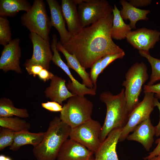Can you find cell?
I'll return each instance as SVG.
<instances>
[{
    "mask_svg": "<svg viewBox=\"0 0 160 160\" xmlns=\"http://www.w3.org/2000/svg\"><path fill=\"white\" fill-rule=\"evenodd\" d=\"M113 13L82 28L63 45L70 54L74 55L85 69L91 68L98 60L109 54L124 51L113 41L111 34Z\"/></svg>",
    "mask_w": 160,
    "mask_h": 160,
    "instance_id": "cell-1",
    "label": "cell"
},
{
    "mask_svg": "<svg viewBox=\"0 0 160 160\" xmlns=\"http://www.w3.org/2000/svg\"><path fill=\"white\" fill-rule=\"evenodd\" d=\"M71 129L60 117H55L50 121L42 141L33 148L36 159H57L62 146L69 137Z\"/></svg>",
    "mask_w": 160,
    "mask_h": 160,
    "instance_id": "cell-2",
    "label": "cell"
},
{
    "mask_svg": "<svg viewBox=\"0 0 160 160\" xmlns=\"http://www.w3.org/2000/svg\"><path fill=\"white\" fill-rule=\"evenodd\" d=\"M101 101L106 107L105 119L100 137L101 143L113 129L123 128L127 123L129 113L124 95V89H122L117 94L109 91L102 92L100 95Z\"/></svg>",
    "mask_w": 160,
    "mask_h": 160,
    "instance_id": "cell-3",
    "label": "cell"
},
{
    "mask_svg": "<svg viewBox=\"0 0 160 160\" xmlns=\"http://www.w3.org/2000/svg\"><path fill=\"white\" fill-rule=\"evenodd\" d=\"M122 84L129 114L140 102L143 85L148 78V68L143 62H137L129 69Z\"/></svg>",
    "mask_w": 160,
    "mask_h": 160,
    "instance_id": "cell-4",
    "label": "cell"
},
{
    "mask_svg": "<svg viewBox=\"0 0 160 160\" xmlns=\"http://www.w3.org/2000/svg\"><path fill=\"white\" fill-rule=\"evenodd\" d=\"M93 109L91 101L84 96L75 95L64 104L59 117L73 128L91 119Z\"/></svg>",
    "mask_w": 160,
    "mask_h": 160,
    "instance_id": "cell-5",
    "label": "cell"
},
{
    "mask_svg": "<svg viewBox=\"0 0 160 160\" xmlns=\"http://www.w3.org/2000/svg\"><path fill=\"white\" fill-rule=\"evenodd\" d=\"M22 24L31 32L36 33L49 41L52 27L45 3L42 0H35L30 9L22 15Z\"/></svg>",
    "mask_w": 160,
    "mask_h": 160,
    "instance_id": "cell-6",
    "label": "cell"
},
{
    "mask_svg": "<svg viewBox=\"0 0 160 160\" xmlns=\"http://www.w3.org/2000/svg\"><path fill=\"white\" fill-rule=\"evenodd\" d=\"M102 127L98 121L92 118L71 128L69 137L95 153L101 143L100 137Z\"/></svg>",
    "mask_w": 160,
    "mask_h": 160,
    "instance_id": "cell-7",
    "label": "cell"
},
{
    "mask_svg": "<svg viewBox=\"0 0 160 160\" xmlns=\"http://www.w3.org/2000/svg\"><path fill=\"white\" fill-rule=\"evenodd\" d=\"M78 5V10L84 28L106 15L112 14L113 7L105 0H74Z\"/></svg>",
    "mask_w": 160,
    "mask_h": 160,
    "instance_id": "cell-8",
    "label": "cell"
},
{
    "mask_svg": "<svg viewBox=\"0 0 160 160\" xmlns=\"http://www.w3.org/2000/svg\"><path fill=\"white\" fill-rule=\"evenodd\" d=\"M154 94L144 93L143 100L140 102L129 114L128 121L122 129L119 141L122 142L127 139L130 132L142 122L150 118L155 107Z\"/></svg>",
    "mask_w": 160,
    "mask_h": 160,
    "instance_id": "cell-9",
    "label": "cell"
},
{
    "mask_svg": "<svg viewBox=\"0 0 160 160\" xmlns=\"http://www.w3.org/2000/svg\"><path fill=\"white\" fill-rule=\"evenodd\" d=\"M29 37L33 45V53L31 58L26 61L24 66L38 65L49 70L53 56L49 41L33 33H30Z\"/></svg>",
    "mask_w": 160,
    "mask_h": 160,
    "instance_id": "cell-10",
    "label": "cell"
},
{
    "mask_svg": "<svg viewBox=\"0 0 160 160\" xmlns=\"http://www.w3.org/2000/svg\"><path fill=\"white\" fill-rule=\"evenodd\" d=\"M160 32L142 28L131 31L126 39L128 42L139 51L149 52L160 40Z\"/></svg>",
    "mask_w": 160,
    "mask_h": 160,
    "instance_id": "cell-11",
    "label": "cell"
},
{
    "mask_svg": "<svg viewBox=\"0 0 160 160\" xmlns=\"http://www.w3.org/2000/svg\"><path fill=\"white\" fill-rule=\"evenodd\" d=\"M20 42L17 38L4 46L0 58V69L4 72L12 71L18 73H22L20 66L21 52Z\"/></svg>",
    "mask_w": 160,
    "mask_h": 160,
    "instance_id": "cell-12",
    "label": "cell"
},
{
    "mask_svg": "<svg viewBox=\"0 0 160 160\" xmlns=\"http://www.w3.org/2000/svg\"><path fill=\"white\" fill-rule=\"evenodd\" d=\"M94 153L85 146L70 139L63 144L58 153L57 160H94Z\"/></svg>",
    "mask_w": 160,
    "mask_h": 160,
    "instance_id": "cell-13",
    "label": "cell"
},
{
    "mask_svg": "<svg viewBox=\"0 0 160 160\" xmlns=\"http://www.w3.org/2000/svg\"><path fill=\"white\" fill-rule=\"evenodd\" d=\"M122 129H115L109 133L95 153L94 160H119L116 147Z\"/></svg>",
    "mask_w": 160,
    "mask_h": 160,
    "instance_id": "cell-14",
    "label": "cell"
},
{
    "mask_svg": "<svg viewBox=\"0 0 160 160\" xmlns=\"http://www.w3.org/2000/svg\"><path fill=\"white\" fill-rule=\"evenodd\" d=\"M155 126L152 124L150 118L145 120L137 125L127 139L134 141L141 144L147 151H149L154 142L156 135Z\"/></svg>",
    "mask_w": 160,
    "mask_h": 160,
    "instance_id": "cell-15",
    "label": "cell"
},
{
    "mask_svg": "<svg viewBox=\"0 0 160 160\" xmlns=\"http://www.w3.org/2000/svg\"><path fill=\"white\" fill-rule=\"evenodd\" d=\"M47 1L50 12L51 26L54 27L58 31L60 36V42L63 45L69 40L72 35L66 28L61 6L58 1L56 0H47Z\"/></svg>",
    "mask_w": 160,
    "mask_h": 160,
    "instance_id": "cell-16",
    "label": "cell"
},
{
    "mask_svg": "<svg viewBox=\"0 0 160 160\" xmlns=\"http://www.w3.org/2000/svg\"><path fill=\"white\" fill-rule=\"evenodd\" d=\"M65 82L64 79L55 75L45 91L46 97L62 105L65 100L76 95L68 90Z\"/></svg>",
    "mask_w": 160,
    "mask_h": 160,
    "instance_id": "cell-17",
    "label": "cell"
},
{
    "mask_svg": "<svg viewBox=\"0 0 160 160\" xmlns=\"http://www.w3.org/2000/svg\"><path fill=\"white\" fill-rule=\"evenodd\" d=\"M77 5L74 0H62L61 7L63 14L69 32L74 35L82 28L78 12Z\"/></svg>",
    "mask_w": 160,
    "mask_h": 160,
    "instance_id": "cell-18",
    "label": "cell"
},
{
    "mask_svg": "<svg viewBox=\"0 0 160 160\" xmlns=\"http://www.w3.org/2000/svg\"><path fill=\"white\" fill-rule=\"evenodd\" d=\"M57 48L58 51L61 52L64 55L67 60V65L68 67L74 70L81 78L82 84L88 88L94 89L89 74L81 65L75 56L68 53L63 47L60 41L57 42Z\"/></svg>",
    "mask_w": 160,
    "mask_h": 160,
    "instance_id": "cell-19",
    "label": "cell"
},
{
    "mask_svg": "<svg viewBox=\"0 0 160 160\" xmlns=\"http://www.w3.org/2000/svg\"><path fill=\"white\" fill-rule=\"evenodd\" d=\"M120 3L122 6L120 11L121 15L123 20H129V25L132 29L136 28V24L138 21L148 20L147 15L150 13V10L136 8L125 0H121Z\"/></svg>",
    "mask_w": 160,
    "mask_h": 160,
    "instance_id": "cell-20",
    "label": "cell"
},
{
    "mask_svg": "<svg viewBox=\"0 0 160 160\" xmlns=\"http://www.w3.org/2000/svg\"><path fill=\"white\" fill-rule=\"evenodd\" d=\"M45 134V132L32 133L28 130L15 132L13 143L9 148L13 151H16L24 145H31L35 147L42 141Z\"/></svg>",
    "mask_w": 160,
    "mask_h": 160,
    "instance_id": "cell-21",
    "label": "cell"
},
{
    "mask_svg": "<svg viewBox=\"0 0 160 160\" xmlns=\"http://www.w3.org/2000/svg\"><path fill=\"white\" fill-rule=\"evenodd\" d=\"M113 19L111 34L112 39L121 40L126 39L128 34L132 31L129 24H126L120 14V10L114 4L113 9Z\"/></svg>",
    "mask_w": 160,
    "mask_h": 160,
    "instance_id": "cell-22",
    "label": "cell"
},
{
    "mask_svg": "<svg viewBox=\"0 0 160 160\" xmlns=\"http://www.w3.org/2000/svg\"><path fill=\"white\" fill-rule=\"evenodd\" d=\"M31 7L26 0H0V16L13 17L20 11L28 12Z\"/></svg>",
    "mask_w": 160,
    "mask_h": 160,
    "instance_id": "cell-23",
    "label": "cell"
},
{
    "mask_svg": "<svg viewBox=\"0 0 160 160\" xmlns=\"http://www.w3.org/2000/svg\"><path fill=\"white\" fill-rule=\"evenodd\" d=\"M16 116L21 118H27L29 115L27 110L15 107L13 102L9 98L0 99V117H11Z\"/></svg>",
    "mask_w": 160,
    "mask_h": 160,
    "instance_id": "cell-24",
    "label": "cell"
},
{
    "mask_svg": "<svg viewBox=\"0 0 160 160\" xmlns=\"http://www.w3.org/2000/svg\"><path fill=\"white\" fill-rule=\"evenodd\" d=\"M0 126L11 130L15 132L29 130L30 123L20 117H0Z\"/></svg>",
    "mask_w": 160,
    "mask_h": 160,
    "instance_id": "cell-25",
    "label": "cell"
},
{
    "mask_svg": "<svg viewBox=\"0 0 160 160\" xmlns=\"http://www.w3.org/2000/svg\"><path fill=\"white\" fill-rule=\"evenodd\" d=\"M140 55L145 58L150 64L151 72L148 85H152L160 80V59L155 58L150 54L149 52L139 51Z\"/></svg>",
    "mask_w": 160,
    "mask_h": 160,
    "instance_id": "cell-26",
    "label": "cell"
},
{
    "mask_svg": "<svg viewBox=\"0 0 160 160\" xmlns=\"http://www.w3.org/2000/svg\"><path fill=\"white\" fill-rule=\"evenodd\" d=\"M12 40L8 20L6 17L0 16V44L4 46Z\"/></svg>",
    "mask_w": 160,
    "mask_h": 160,
    "instance_id": "cell-27",
    "label": "cell"
},
{
    "mask_svg": "<svg viewBox=\"0 0 160 160\" xmlns=\"http://www.w3.org/2000/svg\"><path fill=\"white\" fill-rule=\"evenodd\" d=\"M15 132L7 128H0V151L12 144Z\"/></svg>",
    "mask_w": 160,
    "mask_h": 160,
    "instance_id": "cell-28",
    "label": "cell"
},
{
    "mask_svg": "<svg viewBox=\"0 0 160 160\" xmlns=\"http://www.w3.org/2000/svg\"><path fill=\"white\" fill-rule=\"evenodd\" d=\"M125 55L123 52L107 55L101 59L100 63L102 71L111 63L116 59L122 58Z\"/></svg>",
    "mask_w": 160,
    "mask_h": 160,
    "instance_id": "cell-29",
    "label": "cell"
},
{
    "mask_svg": "<svg viewBox=\"0 0 160 160\" xmlns=\"http://www.w3.org/2000/svg\"><path fill=\"white\" fill-rule=\"evenodd\" d=\"M100 60L101 59L98 60L93 65L91 68L89 74L90 78L94 85V89L96 90L97 78L100 74L103 72L101 67Z\"/></svg>",
    "mask_w": 160,
    "mask_h": 160,
    "instance_id": "cell-30",
    "label": "cell"
},
{
    "mask_svg": "<svg viewBox=\"0 0 160 160\" xmlns=\"http://www.w3.org/2000/svg\"><path fill=\"white\" fill-rule=\"evenodd\" d=\"M143 90L144 93H154L155 97L160 100V83L150 85H145L143 86Z\"/></svg>",
    "mask_w": 160,
    "mask_h": 160,
    "instance_id": "cell-31",
    "label": "cell"
},
{
    "mask_svg": "<svg viewBox=\"0 0 160 160\" xmlns=\"http://www.w3.org/2000/svg\"><path fill=\"white\" fill-rule=\"evenodd\" d=\"M41 104L43 108L52 112H60L63 108L62 105L55 101H47Z\"/></svg>",
    "mask_w": 160,
    "mask_h": 160,
    "instance_id": "cell-32",
    "label": "cell"
},
{
    "mask_svg": "<svg viewBox=\"0 0 160 160\" xmlns=\"http://www.w3.org/2000/svg\"><path fill=\"white\" fill-rule=\"evenodd\" d=\"M25 68L28 74L33 75L34 77L38 76L41 71L44 68L42 66L38 65H33Z\"/></svg>",
    "mask_w": 160,
    "mask_h": 160,
    "instance_id": "cell-33",
    "label": "cell"
},
{
    "mask_svg": "<svg viewBox=\"0 0 160 160\" xmlns=\"http://www.w3.org/2000/svg\"><path fill=\"white\" fill-rule=\"evenodd\" d=\"M54 75L48 70L43 68L41 71L38 76L40 79L44 82H46L49 79L51 80Z\"/></svg>",
    "mask_w": 160,
    "mask_h": 160,
    "instance_id": "cell-34",
    "label": "cell"
},
{
    "mask_svg": "<svg viewBox=\"0 0 160 160\" xmlns=\"http://www.w3.org/2000/svg\"><path fill=\"white\" fill-rule=\"evenodd\" d=\"M155 143L157 144L156 147L148 156L143 158V160H148L160 154V137L155 141Z\"/></svg>",
    "mask_w": 160,
    "mask_h": 160,
    "instance_id": "cell-35",
    "label": "cell"
},
{
    "mask_svg": "<svg viewBox=\"0 0 160 160\" xmlns=\"http://www.w3.org/2000/svg\"><path fill=\"white\" fill-rule=\"evenodd\" d=\"M128 1L130 4L136 8L147 6L152 1L151 0H129Z\"/></svg>",
    "mask_w": 160,
    "mask_h": 160,
    "instance_id": "cell-36",
    "label": "cell"
},
{
    "mask_svg": "<svg viewBox=\"0 0 160 160\" xmlns=\"http://www.w3.org/2000/svg\"><path fill=\"white\" fill-rule=\"evenodd\" d=\"M154 105L155 107H157L159 112V120L157 125L155 126L156 129V136L157 137L160 136V103L159 100L155 97L154 99Z\"/></svg>",
    "mask_w": 160,
    "mask_h": 160,
    "instance_id": "cell-37",
    "label": "cell"
},
{
    "mask_svg": "<svg viewBox=\"0 0 160 160\" xmlns=\"http://www.w3.org/2000/svg\"><path fill=\"white\" fill-rule=\"evenodd\" d=\"M0 160H12L9 157L3 155H0Z\"/></svg>",
    "mask_w": 160,
    "mask_h": 160,
    "instance_id": "cell-38",
    "label": "cell"
},
{
    "mask_svg": "<svg viewBox=\"0 0 160 160\" xmlns=\"http://www.w3.org/2000/svg\"><path fill=\"white\" fill-rule=\"evenodd\" d=\"M148 160H160V154L155 156Z\"/></svg>",
    "mask_w": 160,
    "mask_h": 160,
    "instance_id": "cell-39",
    "label": "cell"
}]
</instances>
